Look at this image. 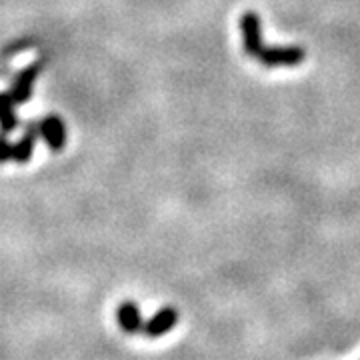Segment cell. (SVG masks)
I'll return each mask as SVG.
<instances>
[{
	"mask_svg": "<svg viewBox=\"0 0 360 360\" xmlns=\"http://www.w3.org/2000/svg\"><path fill=\"white\" fill-rule=\"evenodd\" d=\"M39 124H26L22 136L16 141V144H13V162L16 165H26L30 162V158L37 150V142H39Z\"/></svg>",
	"mask_w": 360,
	"mask_h": 360,
	"instance_id": "6",
	"label": "cell"
},
{
	"mask_svg": "<svg viewBox=\"0 0 360 360\" xmlns=\"http://www.w3.org/2000/svg\"><path fill=\"white\" fill-rule=\"evenodd\" d=\"M258 60L266 68H295L307 60V51L298 44L288 46H264Z\"/></svg>",
	"mask_w": 360,
	"mask_h": 360,
	"instance_id": "1",
	"label": "cell"
},
{
	"mask_svg": "<svg viewBox=\"0 0 360 360\" xmlns=\"http://www.w3.org/2000/svg\"><path fill=\"white\" fill-rule=\"evenodd\" d=\"M40 70H42V65L32 63V65H28L16 75L13 89H11V98H13V103L16 106L26 104L32 98V90H34V84H37V78L40 77Z\"/></svg>",
	"mask_w": 360,
	"mask_h": 360,
	"instance_id": "4",
	"label": "cell"
},
{
	"mask_svg": "<svg viewBox=\"0 0 360 360\" xmlns=\"http://www.w3.org/2000/svg\"><path fill=\"white\" fill-rule=\"evenodd\" d=\"M179 322V310L172 307H165L156 312L150 321L144 322L142 326V335H146L148 338H158V336L170 333Z\"/></svg>",
	"mask_w": 360,
	"mask_h": 360,
	"instance_id": "5",
	"label": "cell"
},
{
	"mask_svg": "<svg viewBox=\"0 0 360 360\" xmlns=\"http://www.w3.org/2000/svg\"><path fill=\"white\" fill-rule=\"evenodd\" d=\"M13 160V142L8 141V134L0 132V165H6Z\"/></svg>",
	"mask_w": 360,
	"mask_h": 360,
	"instance_id": "9",
	"label": "cell"
},
{
	"mask_svg": "<svg viewBox=\"0 0 360 360\" xmlns=\"http://www.w3.org/2000/svg\"><path fill=\"white\" fill-rule=\"evenodd\" d=\"M240 32H243V49L250 58H258L264 49L262 40V20L255 11H246L240 16Z\"/></svg>",
	"mask_w": 360,
	"mask_h": 360,
	"instance_id": "2",
	"label": "cell"
},
{
	"mask_svg": "<svg viewBox=\"0 0 360 360\" xmlns=\"http://www.w3.org/2000/svg\"><path fill=\"white\" fill-rule=\"evenodd\" d=\"M39 134L44 141V144L51 148L52 153H63L66 148V124L65 120L58 115H49L40 118L39 122Z\"/></svg>",
	"mask_w": 360,
	"mask_h": 360,
	"instance_id": "3",
	"label": "cell"
},
{
	"mask_svg": "<svg viewBox=\"0 0 360 360\" xmlns=\"http://www.w3.org/2000/svg\"><path fill=\"white\" fill-rule=\"evenodd\" d=\"M18 124H20V120H18V115H16L14 106H11L6 112H2V115H0V132H4V134H13L14 130L18 129Z\"/></svg>",
	"mask_w": 360,
	"mask_h": 360,
	"instance_id": "8",
	"label": "cell"
},
{
	"mask_svg": "<svg viewBox=\"0 0 360 360\" xmlns=\"http://www.w3.org/2000/svg\"><path fill=\"white\" fill-rule=\"evenodd\" d=\"M11 106H16V104L13 103V98H11V92H0V115L6 112Z\"/></svg>",
	"mask_w": 360,
	"mask_h": 360,
	"instance_id": "10",
	"label": "cell"
},
{
	"mask_svg": "<svg viewBox=\"0 0 360 360\" xmlns=\"http://www.w3.org/2000/svg\"><path fill=\"white\" fill-rule=\"evenodd\" d=\"M116 319H118V324L120 328L127 333V335H136V333H142V326H144V321H142L141 309L134 300H124L118 310H116Z\"/></svg>",
	"mask_w": 360,
	"mask_h": 360,
	"instance_id": "7",
	"label": "cell"
}]
</instances>
